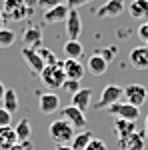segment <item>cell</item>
Wrapping results in <instances>:
<instances>
[{"label": "cell", "mask_w": 148, "mask_h": 150, "mask_svg": "<svg viewBox=\"0 0 148 150\" xmlns=\"http://www.w3.org/2000/svg\"><path fill=\"white\" fill-rule=\"evenodd\" d=\"M30 14H32V8L28 6V0H4V4H2L4 20L20 22L22 18L30 16Z\"/></svg>", "instance_id": "1"}, {"label": "cell", "mask_w": 148, "mask_h": 150, "mask_svg": "<svg viewBox=\"0 0 148 150\" xmlns=\"http://www.w3.org/2000/svg\"><path fill=\"white\" fill-rule=\"evenodd\" d=\"M74 126L70 124L68 120H64V118H58V120H54L52 124H50V128H48V136H50V140L54 142V144H70V140L74 138Z\"/></svg>", "instance_id": "2"}, {"label": "cell", "mask_w": 148, "mask_h": 150, "mask_svg": "<svg viewBox=\"0 0 148 150\" xmlns=\"http://www.w3.org/2000/svg\"><path fill=\"white\" fill-rule=\"evenodd\" d=\"M40 80L46 88L50 90H58L62 88V84L66 80V74H64V68H62V60L56 62V64H50V66H44V70L40 72Z\"/></svg>", "instance_id": "3"}, {"label": "cell", "mask_w": 148, "mask_h": 150, "mask_svg": "<svg viewBox=\"0 0 148 150\" xmlns=\"http://www.w3.org/2000/svg\"><path fill=\"white\" fill-rule=\"evenodd\" d=\"M106 112L112 114L114 118H126V120H134V122L140 118V108L138 106H134V104H130V102H120V100L110 104L106 108Z\"/></svg>", "instance_id": "4"}, {"label": "cell", "mask_w": 148, "mask_h": 150, "mask_svg": "<svg viewBox=\"0 0 148 150\" xmlns=\"http://www.w3.org/2000/svg\"><path fill=\"white\" fill-rule=\"evenodd\" d=\"M124 96V88L122 86H118V84H108V86H104L102 92H100V100L96 104V108H108L110 104L118 102L120 98Z\"/></svg>", "instance_id": "5"}, {"label": "cell", "mask_w": 148, "mask_h": 150, "mask_svg": "<svg viewBox=\"0 0 148 150\" xmlns=\"http://www.w3.org/2000/svg\"><path fill=\"white\" fill-rule=\"evenodd\" d=\"M144 146H146V136L138 130L118 138V148L120 150H144Z\"/></svg>", "instance_id": "6"}, {"label": "cell", "mask_w": 148, "mask_h": 150, "mask_svg": "<svg viewBox=\"0 0 148 150\" xmlns=\"http://www.w3.org/2000/svg\"><path fill=\"white\" fill-rule=\"evenodd\" d=\"M124 96H126V102L134 104V106H142L148 98V90L142 86V84H128L124 88Z\"/></svg>", "instance_id": "7"}, {"label": "cell", "mask_w": 148, "mask_h": 150, "mask_svg": "<svg viewBox=\"0 0 148 150\" xmlns=\"http://www.w3.org/2000/svg\"><path fill=\"white\" fill-rule=\"evenodd\" d=\"M38 108L42 114H54L60 110V98L54 92H42L38 96Z\"/></svg>", "instance_id": "8"}, {"label": "cell", "mask_w": 148, "mask_h": 150, "mask_svg": "<svg viewBox=\"0 0 148 150\" xmlns=\"http://www.w3.org/2000/svg\"><path fill=\"white\" fill-rule=\"evenodd\" d=\"M124 8H126L124 0H106L102 6L96 10V14L100 18H116V16H120L124 12Z\"/></svg>", "instance_id": "9"}, {"label": "cell", "mask_w": 148, "mask_h": 150, "mask_svg": "<svg viewBox=\"0 0 148 150\" xmlns=\"http://www.w3.org/2000/svg\"><path fill=\"white\" fill-rule=\"evenodd\" d=\"M60 116L64 118V120H68L70 124L74 128H84L86 126V116H84V112L80 110V108H76V106H66V108H60Z\"/></svg>", "instance_id": "10"}, {"label": "cell", "mask_w": 148, "mask_h": 150, "mask_svg": "<svg viewBox=\"0 0 148 150\" xmlns=\"http://www.w3.org/2000/svg\"><path fill=\"white\" fill-rule=\"evenodd\" d=\"M66 36H68L70 40H78V36L82 34V22H80V16L76 8H70L68 10V16H66Z\"/></svg>", "instance_id": "11"}, {"label": "cell", "mask_w": 148, "mask_h": 150, "mask_svg": "<svg viewBox=\"0 0 148 150\" xmlns=\"http://www.w3.org/2000/svg\"><path fill=\"white\" fill-rule=\"evenodd\" d=\"M20 54H22V58L26 60V64L30 66V70H32V72L40 74V72L44 70L46 64H44V60L40 58V54H38V50H36V48H32V46H24Z\"/></svg>", "instance_id": "12"}, {"label": "cell", "mask_w": 148, "mask_h": 150, "mask_svg": "<svg viewBox=\"0 0 148 150\" xmlns=\"http://www.w3.org/2000/svg\"><path fill=\"white\" fill-rule=\"evenodd\" d=\"M128 60L136 70H146L148 68V48L146 46L132 48L130 54H128Z\"/></svg>", "instance_id": "13"}, {"label": "cell", "mask_w": 148, "mask_h": 150, "mask_svg": "<svg viewBox=\"0 0 148 150\" xmlns=\"http://www.w3.org/2000/svg\"><path fill=\"white\" fill-rule=\"evenodd\" d=\"M62 68H64L66 78L70 80H82V76H84V66L80 64L78 58H66L62 62Z\"/></svg>", "instance_id": "14"}, {"label": "cell", "mask_w": 148, "mask_h": 150, "mask_svg": "<svg viewBox=\"0 0 148 150\" xmlns=\"http://www.w3.org/2000/svg\"><path fill=\"white\" fill-rule=\"evenodd\" d=\"M68 6L66 4H58V6H52L44 12V22L46 24H54V22H64L66 16H68Z\"/></svg>", "instance_id": "15"}, {"label": "cell", "mask_w": 148, "mask_h": 150, "mask_svg": "<svg viewBox=\"0 0 148 150\" xmlns=\"http://www.w3.org/2000/svg\"><path fill=\"white\" fill-rule=\"evenodd\" d=\"M22 42H24V46H32V48L42 46V28L28 26L22 34Z\"/></svg>", "instance_id": "16"}, {"label": "cell", "mask_w": 148, "mask_h": 150, "mask_svg": "<svg viewBox=\"0 0 148 150\" xmlns=\"http://www.w3.org/2000/svg\"><path fill=\"white\" fill-rule=\"evenodd\" d=\"M90 102H92V90L90 88H80L78 92L72 94V106L80 108L82 112L90 106Z\"/></svg>", "instance_id": "17"}, {"label": "cell", "mask_w": 148, "mask_h": 150, "mask_svg": "<svg viewBox=\"0 0 148 150\" xmlns=\"http://www.w3.org/2000/svg\"><path fill=\"white\" fill-rule=\"evenodd\" d=\"M128 14L136 20L148 18V0H132L128 4Z\"/></svg>", "instance_id": "18"}, {"label": "cell", "mask_w": 148, "mask_h": 150, "mask_svg": "<svg viewBox=\"0 0 148 150\" xmlns=\"http://www.w3.org/2000/svg\"><path fill=\"white\" fill-rule=\"evenodd\" d=\"M106 68H108V62L102 58L100 52H98V54H92V56L88 58V70H90V74L102 76L104 72H106Z\"/></svg>", "instance_id": "19"}, {"label": "cell", "mask_w": 148, "mask_h": 150, "mask_svg": "<svg viewBox=\"0 0 148 150\" xmlns=\"http://www.w3.org/2000/svg\"><path fill=\"white\" fill-rule=\"evenodd\" d=\"M136 130V122L134 120H126V118H116L114 120V134L120 138L126 134H132Z\"/></svg>", "instance_id": "20"}, {"label": "cell", "mask_w": 148, "mask_h": 150, "mask_svg": "<svg viewBox=\"0 0 148 150\" xmlns=\"http://www.w3.org/2000/svg\"><path fill=\"white\" fill-rule=\"evenodd\" d=\"M16 132L10 126H0V148H12L16 142Z\"/></svg>", "instance_id": "21"}, {"label": "cell", "mask_w": 148, "mask_h": 150, "mask_svg": "<svg viewBox=\"0 0 148 150\" xmlns=\"http://www.w3.org/2000/svg\"><path fill=\"white\" fill-rule=\"evenodd\" d=\"M92 138H94V134H92L90 130H82V132H78V134H74V138L70 140V146H72L74 150H84L86 144H88Z\"/></svg>", "instance_id": "22"}, {"label": "cell", "mask_w": 148, "mask_h": 150, "mask_svg": "<svg viewBox=\"0 0 148 150\" xmlns=\"http://www.w3.org/2000/svg\"><path fill=\"white\" fill-rule=\"evenodd\" d=\"M2 106H4L10 114H14V112L18 110V96H16V92H14L12 88H6V92L2 96Z\"/></svg>", "instance_id": "23"}, {"label": "cell", "mask_w": 148, "mask_h": 150, "mask_svg": "<svg viewBox=\"0 0 148 150\" xmlns=\"http://www.w3.org/2000/svg\"><path fill=\"white\" fill-rule=\"evenodd\" d=\"M64 54H66V58H80L82 56V52H84V48H82V44H80L78 40H66L64 42Z\"/></svg>", "instance_id": "24"}, {"label": "cell", "mask_w": 148, "mask_h": 150, "mask_svg": "<svg viewBox=\"0 0 148 150\" xmlns=\"http://www.w3.org/2000/svg\"><path fill=\"white\" fill-rule=\"evenodd\" d=\"M14 132H16V138L20 140V142H26V140L30 138V134H32V130H30V122L22 118L16 126H14Z\"/></svg>", "instance_id": "25"}, {"label": "cell", "mask_w": 148, "mask_h": 150, "mask_svg": "<svg viewBox=\"0 0 148 150\" xmlns=\"http://www.w3.org/2000/svg\"><path fill=\"white\" fill-rule=\"evenodd\" d=\"M16 40V32L10 28H0V48H10Z\"/></svg>", "instance_id": "26"}, {"label": "cell", "mask_w": 148, "mask_h": 150, "mask_svg": "<svg viewBox=\"0 0 148 150\" xmlns=\"http://www.w3.org/2000/svg\"><path fill=\"white\" fill-rule=\"evenodd\" d=\"M36 50H38V54H40V58H42V60H44L46 66H50V64H56V62H60V60L56 58V54H54V52H52L50 48H46V46H38Z\"/></svg>", "instance_id": "27"}, {"label": "cell", "mask_w": 148, "mask_h": 150, "mask_svg": "<svg viewBox=\"0 0 148 150\" xmlns=\"http://www.w3.org/2000/svg\"><path fill=\"white\" fill-rule=\"evenodd\" d=\"M84 150H108V146H106V142H104V140H100V138H96V136H94V138L86 144V148H84Z\"/></svg>", "instance_id": "28"}, {"label": "cell", "mask_w": 148, "mask_h": 150, "mask_svg": "<svg viewBox=\"0 0 148 150\" xmlns=\"http://www.w3.org/2000/svg\"><path fill=\"white\" fill-rule=\"evenodd\" d=\"M62 88H64L68 94L78 92V90H80V80H70V78H66V80H64V84H62Z\"/></svg>", "instance_id": "29"}, {"label": "cell", "mask_w": 148, "mask_h": 150, "mask_svg": "<svg viewBox=\"0 0 148 150\" xmlns=\"http://www.w3.org/2000/svg\"><path fill=\"white\" fill-rule=\"evenodd\" d=\"M100 54H102V58L106 60V62H108V64H110V62L114 60V56L118 54V48H116V46H108V48H104Z\"/></svg>", "instance_id": "30"}, {"label": "cell", "mask_w": 148, "mask_h": 150, "mask_svg": "<svg viewBox=\"0 0 148 150\" xmlns=\"http://www.w3.org/2000/svg\"><path fill=\"white\" fill-rule=\"evenodd\" d=\"M10 122H12V114L4 106H0V126H10Z\"/></svg>", "instance_id": "31"}, {"label": "cell", "mask_w": 148, "mask_h": 150, "mask_svg": "<svg viewBox=\"0 0 148 150\" xmlns=\"http://www.w3.org/2000/svg\"><path fill=\"white\" fill-rule=\"evenodd\" d=\"M58 4H66V0H38V6H42L44 10L52 8V6H58Z\"/></svg>", "instance_id": "32"}, {"label": "cell", "mask_w": 148, "mask_h": 150, "mask_svg": "<svg viewBox=\"0 0 148 150\" xmlns=\"http://www.w3.org/2000/svg\"><path fill=\"white\" fill-rule=\"evenodd\" d=\"M138 38H140L142 42H148V20L138 26Z\"/></svg>", "instance_id": "33"}, {"label": "cell", "mask_w": 148, "mask_h": 150, "mask_svg": "<svg viewBox=\"0 0 148 150\" xmlns=\"http://www.w3.org/2000/svg\"><path fill=\"white\" fill-rule=\"evenodd\" d=\"M92 0H66V6L68 8H80V6H84V4H90Z\"/></svg>", "instance_id": "34"}, {"label": "cell", "mask_w": 148, "mask_h": 150, "mask_svg": "<svg viewBox=\"0 0 148 150\" xmlns=\"http://www.w3.org/2000/svg\"><path fill=\"white\" fill-rule=\"evenodd\" d=\"M56 150H74V148H72L70 144H58V146H56Z\"/></svg>", "instance_id": "35"}, {"label": "cell", "mask_w": 148, "mask_h": 150, "mask_svg": "<svg viewBox=\"0 0 148 150\" xmlns=\"http://www.w3.org/2000/svg\"><path fill=\"white\" fill-rule=\"evenodd\" d=\"M4 92H6V86L0 82V100H2V96H4Z\"/></svg>", "instance_id": "36"}, {"label": "cell", "mask_w": 148, "mask_h": 150, "mask_svg": "<svg viewBox=\"0 0 148 150\" xmlns=\"http://www.w3.org/2000/svg\"><path fill=\"white\" fill-rule=\"evenodd\" d=\"M144 136L148 138V116H146V122H144Z\"/></svg>", "instance_id": "37"}, {"label": "cell", "mask_w": 148, "mask_h": 150, "mask_svg": "<svg viewBox=\"0 0 148 150\" xmlns=\"http://www.w3.org/2000/svg\"><path fill=\"white\" fill-rule=\"evenodd\" d=\"M0 28H4V16H2V10H0Z\"/></svg>", "instance_id": "38"}, {"label": "cell", "mask_w": 148, "mask_h": 150, "mask_svg": "<svg viewBox=\"0 0 148 150\" xmlns=\"http://www.w3.org/2000/svg\"><path fill=\"white\" fill-rule=\"evenodd\" d=\"M146 48H148V42H146Z\"/></svg>", "instance_id": "39"}]
</instances>
